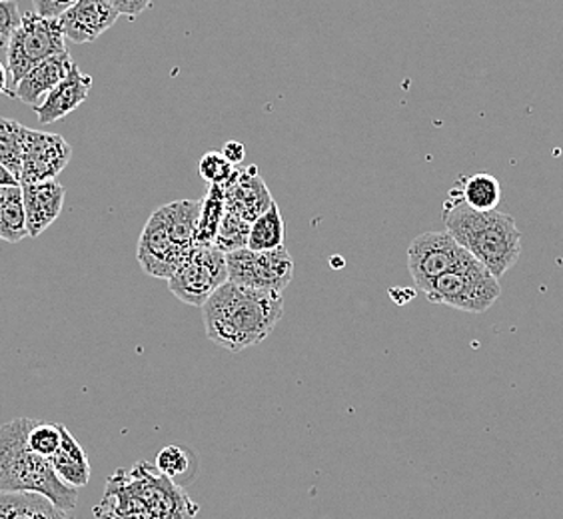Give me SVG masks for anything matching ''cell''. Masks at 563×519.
Masks as SVG:
<instances>
[{
  "instance_id": "6da1fadb",
  "label": "cell",
  "mask_w": 563,
  "mask_h": 519,
  "mask_svg": "<svg viewBox=\"0 0 563 519\" xmlns=\"http://www.w3.org/2000/svg\"><path fill=\"white\" fill-rule=\"evenodd\" d=\"M210 342L232 354L264 342L284 314L282 292L227 281L202 306Z\"/></svg>"
},
{
  "instance_id": "7a4b0ae2",
  "label": "cell",
  "mask_w": 563,
  "mask_h": 519,
  "mask_svg": "<svg viewBox=\"0 0 563 519\" xmlns=\"http://www.w3.org/2000/svg\"><path fill=\"white\" fill-rule=\"evenodd\" d=\"M198 506L170 477L146 462L110 477L100 519H195Z\"/></svg>"
},
{
  "instance_id": "3957f363",
  "label": "cell",
  "mask_w": 563,
  "mask_h": 519,
  "mask_svg": "<svg viewBox=\"0 0 563 519\" xmlns=\"http://www.w3.org/2000/svg\"><path fill=\"white\" fill-rule=\"evenodd\" d=\"M445 230L496 278L521 256V232L514 217L499 210H476L450 190L444 202Z\"/></svg>"
},
{
  "instance_id": "277c9868",
  "label": "cell",
  "mask_w": 563,
  "mask_h": 519,
  "mask_svg": "<svg viewBox=\"0 0 563 519\" xmlns=\"http://www.w3.org/2000/svg\"><path fill=\"white\" fill-rule=\"evenodd\" d=\"M33 418H14L0 426V492H33L65 511H75L78 489L56 476L51 460L34 454L29 445Z\"/></svg>"
},
{
  "instance_id": "5b68a950",
  "label": "cell",
  "mask_w": 563,
  "mask_h": 519,
  "mask_svg": "<svg viewBox=\"0 0 563 519\" xmlns=\"http://www.w3.org/2000/svg\"><path fill=\"white\" fill-rule=\"evenodd\" d=\"M422 292L432 303H444L454 310L482 314L498 302L501 286L499 278H496L482 262L472 258L454 270L438 276Z\"/></svg>"
},
{
  "instance_id": "8992f818",
  "label": "cell",
  "mask_w": 563,
  "mask_h": 519,
  "mask_svg": "<svg viewBox=\"0 0 563 519\" xmlns=\"http://www.w3.org/2000/svg\"><path fill=\"white\" fill-rule=\"evenodd\" d=\"M65 41L58 19H46L36 12H26L9 44L7 68L12 82L19 85L22 76L33 70L34 66L41 65L51 56L65 53Z\"/></svg>"
},
{
  "instance_id": "52a82bcc",
  "label": "cell",
  "mask_w": 563,
  "mask_h": 519,
  "mask_svg": "<svg viewBox=\"0 0 563 519\" xmlns=\"http://www.w3.org/2000/svg\"><path fill=\"white\" fill-rule=\"evenodd\" d=\"M227 281V252L214 244H196L180 268L168 278V288L180 302L202 308Z\"/></svg>"
},
{
  "instance_id": "ba28073f",
  "label": "cell",
  "mask_w": 563,
  "mask_h": 519,
  "mask_svg": "<svg viewBox=\"0 0 563 519\" xmlns=\"http://www.w3.org/2000/svg\"><path fill=\"white\" fill-rule=\"evenodd\" d=\"M227 266L228 281L254 290L284 292L294 276V260L286 246L264 252L234 250L227 254Z\"/></svg>"
},
{
  "instance_id": "9c48e42d",
  "label": "cell",
  "mask_w": 563,
  "mask_h": 519,
  "mask_svg": "<svg viewBox=\"0 0 563 519\" xmlns=\"http://www.w3.org/2000/svg\"><path fill=\"white\" fill-rule=\"evenodd\" d=\"M472 258L474 256L462 244H457V240L448 230L426 232L416 236L408 249V270L412 274L416 288L422 292L438 276L454 270Z\"/></svg>"
},
{
  "instance_id": "30bf717a",
  "label": "cell",
  "mask_w": 563,
  "mask_h": 519,
  "mask_svg": "<svg viewBox=\"0 0 563 519\" xmlns=\"http://www.w3.org/2000/svg\"><path fill=\"white\" fill-rule=\"evenodd\" d=\"M190 250L192 249H186L174 239L170 228L164 220L163 210L158 208L156 212H152L146 227L142 230L136 258L144 274L152 278L168 280L174 272L180 268Z\"/></svg>"
},
{
  "instance_id": "8fae6325",
  "label": "cell",
  "mask_w": 563,
  "mask_h": 519,
  "mask_svg": "<svg viewBox=\"0 0 563 519\" xmlns=\"http://www.w3.org/2000/svg\"><path fill=\"white\" fill-rule=\"evenodd\" d=\"M73 158L70 144L53 132L26 130L24 154H22L21 185L56 180Z\"/></svg>"
},
{
  "instance_id": "7c38bea8",
  "label": "cell",
  "mask_w": 563,
  "mask_h": 519,
  "mask_svg": "<svg viewBox=\"0 0 563 519\" xmlns=\"http://www.w3.org/2000/svg\"><path fill=\"white\" fill-rule=\"evenodd\" d=\"M119 11L109 0H76L58 16L63 33L76 44L92 43L119 21Z\"/></svg>"
},
{
  "instance_id": "4fadbf2b",
  "label": "cell",
  "mask_w": 563,
  "mask_h": 519,
  "mask_svg": "<svg viewBox=\"0 0 563 519\" xmlns=\"http://www.w3.org/2000/svg\"><path fill=\"white\" fill-rule=\"evenodd\" d=\"M222 188L227 196L228 210L236 212L250 224L264 214L274 202L268 186L262 183L261 176L256 173V166L234 170L232 178Z\"/></svg>"
},
{
  "instance_id": "5bb4252c",
  "label": "cell",
  "mask_w": 563,
  "mask_h": 519,
  "mask_svg": "<svg viewBox=\"0 0 563 519\" xmlns=\"http://www.w3.org/2000/svg\"><path fill=\"white\" fill-rule=\"evenodd\" d=\"M21 188L29 236L36 239L60 217L65 206V188L56 180L21 185Z\"/></svg>"
},
{
  "instance_id": "9a60e30c",
  "label": "cell",
  "mask_w": 563,
  "mask_h": 519,
  "mask_svg": "<svg viewBox=\"0 0 563 519\" xmlns=\"http://www.w3.org/2000/svg\"><path fill=\"white\" fill-rule=\"evenodd\" d=\"M92 76L85 75L78 66H73L70 73L56 85L36 110L41 124H53L56 120L65 119L75 112L90 95Z\"/></svg>"
},
{
  "instance_id": "2e32d148",
  "label": "cell",
  "mask_w": 563,
  "mask_h": 519,
  "mask_svg": "<svg viewBox=\"0 0 563 519\" xmlns=\"http://www.w3.org/2000/svg\"><path fill=\"white\" fill-rule=\"evenodd\" d=\"M73 66L75 63L68 55V51L46 58L41 65L34 66L33 70H29L26 75L22 76L21 82L14 90V98H19L29 107H38L46 95L70 73Z\"/></svg>"
},
{
  "instance_id": "e0dca14e",
  "label": "cell",
  "mask_w": 563,
  "mask_h": 519,
  "mask_svg": "<svg viewBox=\"0 0 563 519\" xmlns=\"http://www.w3.org/2000/svg\"><path fill=\"white\" fill-rule=\"evenodd\" d=\"M51 464L55 467L56 476L65 482L66 486L85 487L90 482V462H88L85 448L78 444L75 435L63 426V442L51 457Z\"/></svg>"
},
{
  "instance_id": "ac0fdd59",
  "label": "cell",
  "mask_w": 563,
  "mask_h": 519,
  "mask_svg": "<svg viewBox=\"0 0 563 519\" xmlns=\"http://www.w3.org/2000/svg\"><path fill=\"white\" fill-rule=\"evenodd\" d=\"M24 239H29V227H26L21 185L2 186L0 188V240L16 244Z\"/></svg>"
},
{
  "instance_id": "d6986e66",
  "label": "cell",
  "mask_w": 563,
  "mask_h": 519,
  "mask_svg": "<svg viewBox=\"0 0 563 519\" xmlns=\"http://www.w3.org/2000/svg\"><path fill=\"white\" fill-rule=\"evenodd\" d=\"M452 192L476 210H496L501 200V185L498 178L486 173L460 178L452 188Z\"/></svg>"
},
{
  "instance_id": "ffe728a7",
  "label": "cell",
  "mask_w": 563,
  "mask_h": 519,
  "mask_svg": "<svg viewBox=\"0 0 563 519\" xmlns=\"http://www.w3.org/2000/svg\"><path fill=\"white\" fill-rule=\"evenodd\" d=\"M161 210L174 239L186 249H195L202 200H180V202L163 206Z\"/></svg>"
},
{
  "instance_id": "44dd1931",
  "label": "cell",
  "mask_w": 563,
  "mask_h": 519,
  "mask_svg": "<svg viewBox=\"0 0 563 519\" xmlns=\"http://www.w3.org/2000/svg\"><path fill=\"white\" fill-rule=\"evenodd\" d=\"M280 246H284V218L278 205L272 202L271 208L250 224L246 249L264 252V250L280 249Z\"/></svg>"
},
{
  "instance_id": "7402d4cb",
  "label": "cell",
  "mask_w": 563,
  "mask_h": 519,
  "mask_svg": "<svg viewBox=\"0 0 563 519\" xmlns=\"http://www.w3.org/2000/svg\"><path fill=\"white\" fill-rule=\"evenodd\" d=\"M26 130L19 120L0 117V164H4L16 176V180L21 178Z\"/></svg>"
},
{
  "instance_id": "603a6c76",
  "label": "cell",
  "mask_w": 563,
  "mask_h": 519,
  "mask_svg": "<svg viewBox=\"0 0 563 519\" xmlns=\"http://www.w3.org/2000/svg\"><path fill=\"white\" fill-rule=\"evenodd\" d=\"M12 519H75L48 498L33 492L12 494Z\"/></svg>"
},
{
  "instance_id": "cb8c5ba5",
  "label": "cell",
  "mask_w": 563,
  "mask_h": 519,
  "mask_svg": "<svg viewBox=\"0 0 563 519\" xmlns=\"http://www.w3.org/2000/svg\"><path fill=\"white\" fill-rule=\"evenodd\" d=\"M227 212V196L222 186H212L207 198L202 200L200 222H198V236L196 244H212L217 239L218 227Z\"/></svg>"
},
{
  "instance_id": "d4e9b609",
  "label": "cell",
  "mask_w": 563,
  "mask_h": 519,
  "mask_svg": "<svg viewBox=\"0 0 563 519\" xmlns=\"http://www.w3.org/2000/svg\"><path fill=\"white\" fill-rule=\"evenodd\" d=\"M249 234L250 222L227 208L222 222L218 227L217 239L212 244L228 254V252H234V250L246 249Z\"/></svg>"
},
{
  "instance_id": "484cf974",
  "label": "cell",
  "mask_w": 563,
  "mask_h": 519,
  "mask_svg": "<svg viewBox=\"0 0 563 519\" xmlns=\"http://www.w3.org/2000/svg\"><path fill=\"white\" fill-rule=\"evenodd\" d=\"M63 442V423L36 422L29 432V445L34 454L51 460Z\"/></svg>"
},
{
  "instance_id": "4316f807",
  "label": "cell",
  "mask_w": 563,
  "mask_h": 519,
  "mask_svg": "<svg viewBox=\"0 0 563 519\" xmlns=\"http://www.w3.org/2000/svg\"><path fill=\"white\" fill-rule=\"evenodd\" d=\"M154 465L163 476L170 477L174 482L178 477L190 474V470L195 465V457L180 445H166L164 450H161V454L156 455Z\"/></svg>"
},
{
  "instance_id": "83f0119b",
  "label": "cell",
  "mask_w": 563,
  "mask_h": 519,
  "mask_svg": "<svg viewBox=\"0 0 563 519\" xmlns=\"http://www.w3.org/2000/svg\"><path fill=\"white\" fill-rule=\"evenodd\" d=\"M234 170H236L234 164L228 163L222 152H207L200 158V166H198L200 176L212 186L227 185L228 180L232 178Z\"/></svg>"
},
{
  "instance_id": "f1b7e54d",
  "label": "cell",
  "mask_w": 563,
  "mask_h": 519,
  "mask_svg": "<svg viewBox=\"0 0 563 519\" xmlns=\"http://www.w3.org/2000/svg\"><path fill=\"white\" fill-rule=\"evenodd\" d=\"M21 11H19L16 2L0 0V63H4V65H7L12 34L21 24Z\"/></svg>"
},
{
  "instance_id": "f546056e",
  "label": "cell",
  "mask_w": 563,
  "mask_h": 519,
  "mask_svg": "<svg viewBox=\"0 0 563 519\" xmlns=\"http://www.w3.org/2000/svg\"><path fill=\"white\" fill-rule=\"evenodd\" d=\"M76 0H33L34 12L46 19H58L63 12L68 11Z\"/></svg>"
},
{
  "instance_id": "4dcf8cb0",
  "label": "cell",
  "mask_w": 563,
  "mask_h": 519,
  "mask_svg": "<svg viewBox=\"0 0 563 519\" xmlns=\"http://www.w3.org/2000/svg\"><path fill=\"white\" fill-rule=\"evenodd\" d=\"M110 4L124 16H139L152 4V0H109Z\"/></svg>"
},
{
  "instance_id": "1f68e13d",
  "label": "cell",
  "mask_w": 563,
  "mask_h": 519,
  "mask_svg": "<svg viewBox=\"0 0 563 519\" xmlns=\"http://www.w3.org/2000/svg\"><path fill=\"white\" fill-rule=\"evenodd\" d=\"M222 154H224V158H227L228 163L236 164L242 163L244 161V156H246V151H244V144L242 142L230 141L227 142V146L222 148Z\"/></svg>"
},
{
  "instance_id": "d6a6232c",
  "label": "cell",
  "mask_w": 563,
  "mask_h": 519,
  "mask_svg": "<svg viewBox=\"0 0 563 519\" xmlns=\"http://www.w3.org/2000/svg\"><path fill=\"white\" fill-rule=\"evenodd\" d=\"M0 519H12V494L0 492Z\"/></svg>"
},
{
  "instance_id": "836d02e7",
  "label": "cell",
  "mask_w": 563,
  "mask_h": 519,
  "mask_svg": "<svg viewBox=\"0 0 563 519\" xmlns=\"http://www.w3.org/2000/svg\"><path fill=\"white\" fill-rule=\"evenodd\" d=\"M21 183L16 180V176L4 166V164H0V188L2 186H19Z\"/></svg>"
},
{
  "instance_id": "e575fe53",
  "label": "cell",
  "mask_w": 563,
  "mask_h": 519,
  "mask_svg": "<svg viewBox=\"0 0 563 519\" xmlns=\"http://www.w3.org/2000/svg\"><path fill=\"white\" fill-rule=\"evenodd\" d=\"M4 92L11 95V90H9V68L4 63H0V95H4Z\"/></svg>"
}]
</instances>
